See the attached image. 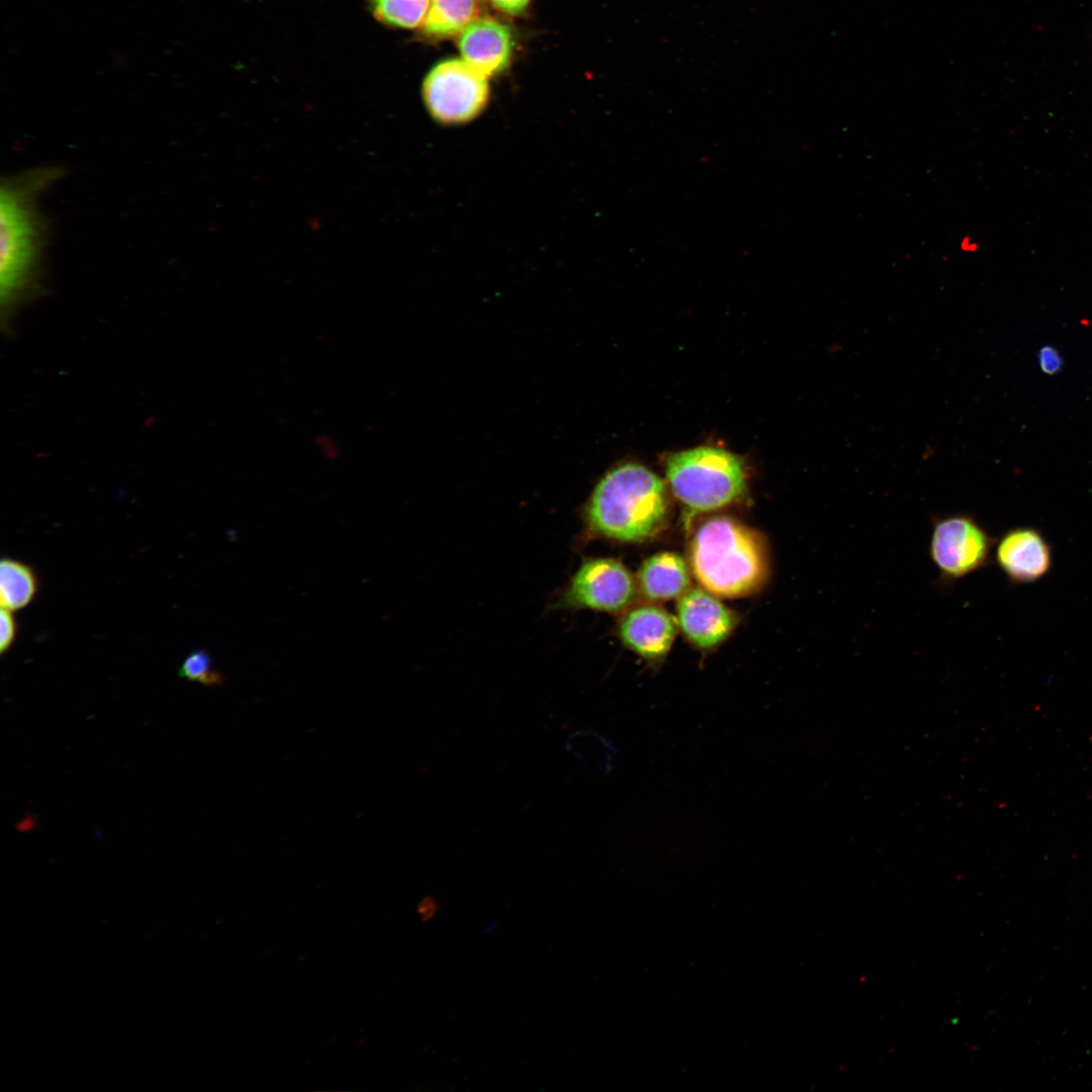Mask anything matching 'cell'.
<instances>
[{
  "instance_id": "6da1fadb",
  "label": "cell",
  "mask_w": 1092,
  "mask_h": 1092,
  "mask_svg": "<svg viewBox=\"0 0 1092 1092\" xmlns=\"http://www.w3.org/2000/svg\"><path fill=\"white\" fill-rule=\"evenodd\" d=\"M667 516L663 480L643 465L621 464L601 477L584 504L581 540L644 542L663 529Z\"/></svg>"
},
{
  "instance_id": "7a4b0ae2",
  "label": "cell",
  "mask_w": 1092,
  "mask_h": 1092,
  "mask_svg": "<svg viewBox=\"0 0 1092 1092\" xmlns=\"http://www.w3.org/2000/svg\"><path fill=\"white\" fill-rule=\"evenodd\" d=\"M57 168H42L7 178L0 189V293L7 313L30 292L39 277L46 224L39 195L58 178Z\"/></svg>"
},
{
  "instance_id": "3957f363",
  "label": "cell",
  "mask_w": 1092,
  "mask_h": 1092,
  "mask_svg": "<svg viewBox=\"0 0 1092 1092\" xmlns=\"http://www.w3.org/2000/svg\"><path fill=\"white\" fill-rule=\"evenodd\" d=\"M690 564L698 582L722 598L758 592L769 568L761 536L728 516L712 517L698 527L690 545Z\"/></svg>"
},
{
  "instance_id": "277c9868",
  "label": "cell",
  "mask_w": 1092,
  "mask_h": 1092,
  "mask_svg": "<svg viewBox=\"0 0 1092 1092\" xmlns=\"http://www.w3.org/2000/svg\"><path fill=\"white\" fill-rule=\"evenodd\" d=\"M665 475L673 495L694 512L724 508L746 488L742 460L717 447L700 446L669 455Z\"/></svg>"
},
{
  "instance_id": "5b68a950",
  "label": "cell",
  "mask_w": 1092,
  "mask_h": 1092,
  "mask_svg": "<svg viewBox=\"0 0 1092 1092\" xmlns=\"http://www.w3.org/2000/svg\"><path fill=\"white\" fill-rule=\"evenodd\" d=\"M635 596V580L621 561L588 557L578 565L551 608L618 613L629 607Z\"/></svg>"
},
{
  "instance_id": "8992f818",
  "label": "cell",
  "mask_w": 1092,
  "mask_h": 1092,
  "mask_svg": "<svg viewBox=\"0 0 1092 1092\" xmlns=\"http://www.w3.org/2000/svg\"><path fill=\"white\" fill-rule=\"evenodd\" d=\"M487 78L463 60H447L435 66L423 83V99L431 116L443 124L474 119L488 99Z\"/></svg>"
},
{
  "instance_id": "52a82bcc",
  "label": "cell",
  "mask_w": 1092,
  "mask_h": 1092,
  "mask_svg": "<svg viewBox=\"0 0 1092 1092\" xmlns=\"http://www.w3.org/2000/svg\"><path fill=\"white\" fill-rule=\"evenodd\" d=\"M991 547L989 534L970 514L939 516L932 521L929 556L944 583L984 567Z\"/></svg>"
},
{
  "instance_id": "ba28073f",
  "label": "cell",
  "mask_w": 1092,
  "mask_h": 1092,
  "mask_svg": "<svg viewBox=\"0 0 1092 1092\" xmlns=\"http://www.w3.org/2000/svg\"><path fill=\"white\" fill-rule=\"evenodd\" d=\"M677 623L687 639L700 649L722 643L736 625V617L714 594L692 587L678 600Z\"/></svg>"
},
{
  "instance_id": "9c48e42d",
  "label": "cell",
  "mask_w": 1092,
  "mask_h": 1092,
  "mask_svg": "<svg viewBox=\"0 0 1092 1092\" xmlns=\"http://www.w3.org/2000/svg\"><path fill=\"white\" fill-rule=\"evenodd\" d=\"M677 620L655 606L629 610L618 624V636L625 646L647 660L663 658L676 633Z\"/></svg>"
},
{
  "instance_id": "30bf717a",
  "label": "cell",
  "mask_w": 1092,
  "mask_h": 1092,
  "mask_svg": "<svg viewBox=\"0 0 1092 1092\" xmlns=\"http://www.w3.org/2000/svg\"><path fill=\"white\" fill-rule=\"evenodd\" d=\"M512 48V34L508 26L488 18L472 22L462 31L459 39L462 60L485 78L499 73L509 65Z\"/></svg>"
},
{
  "instance_id": "8fae6325",
  "label": "cell",
  "mask_w": 1092,
  "mask_h": 1092,
  "mask_svg": "<svg viewBox=\"0 0 1092 1092\" xmlns=\"http://www.w3.org/2000/svg\"><path fill=\"white\" fill-rule=\"evenodd\" d=\"M996 561L1013 581H1031L1051 566V551L1042 536L1032 529H1014L1002 536L996 547Z\"/></svg>"
},
{
  "instance_id": "7c38bea8",
  "label": "cell",
  "mask_w": 1092,
  "mask_h": 1092,
  "mask_svg": "<svg viewBox=\"0 0 1092 1092\" xmlns=\"http://www.w3.org/2000/svg\"><path fill=\"white\" fill-rule=\"evenodd\" d=\"M638 584L650 601L680 598L691 586V572L686 560L673 552H660L647 558L638 571Z\"/></svg>"
},
{
  "instance_id": "4fadbf2b",
  "label": "cell",
  "mask_w": 1092,
  "mask_h": 1092,
  "mask_svg": "<svg viewBox=\"0 0 1092 1092\" xmlns=\"http://www.w3.org/2000/svg\"><path fill=\"white\" fill-rule=\"evenodd\" d=\"M479 12V0H432L423 32L434 37L451 36L477 20Z\"/></svg>"
},
{
  "instance_id": "5bb4252c",
  "label": "cell",
  "mask_w": 1092,
  "mask_h": 1092,
  "mask_svg": "<svg viewBox=\"0 0 1092 1092\" xmlns=\"http://www.w3.org/2000/svg\"><path fill=\"white\" fill-rule=\"evenodd\" d=\"M37 587V577L30 566L7 557L1 560V607L11 611L26 607L33 600Z\"/></svg>"
},
{
  "instance_id": "9a60e30c",
  "label": "cell",
  "mask_w": 1092,
  "mask_h": 1092,
  "mask_svg": "<svg viewBox=\"0 0 1092 1092\" xmlns=\"http://www.w3.org/2000/svg\"><path fill=\"white\" fill-rule=\"evenodd\" d=\"M432 0H370L373 15L396 27L414 28L424 23Z\"/></svg>"
},
{
  "instance_id": "2e32d148",
  "label": "cell",
  "mask_w": 1092,
  "mask_h": 1092,
  "mask_svg": "<svg viewBox=\"0 0 1092 1092\" xmlns=\"http://www.w3.org/2000/svg\"><path fill=\"white\" fill-rule=\"evenodd\" d=\"M179 675L205 687L220 686L224 681L222 674L213 667L210 654L203 649L192 651L185 657Z\"/></svg>"
},
{
  "instance_id": "e0dca14e",
  "label": "cell",
  "mask_w": 1092,
  "mask_h": 1092,
  "mask_svg": "<svg viewBox=\"0 0 1092 1092\" xmlns=\"http://www.w3.org/2000/svg\"><path fill=\"white\" fill-rule=\"evenodd\" d=\"M1037 362L1041 371L1048 375L1058 374L1064 366V359L1060 351L1050 345H1045L1038 350Z\"/></svg>"
},
{
  "instance_id": "ac0fdd59",
  "label": "cell",
  "mask_w": 1092,
  "mask_h": 1092,
  "mask_svg": "<svg viewBox=\"0 0 1092 1092\" xmlns=\"http://www.w3.org/2000/svg\"><path fill=\"white\" fill-rule=\"evenodd\" d=\"M0 651L4 653L12 645L17 631V624L11 610L1 607L0 615Z\"/></svg>"
},
{
  "instance_id": "d6986e66",
  "label": "cell",
  "mask_w": 1092,
  "mask_h": 1092,
  "mask_svg": "<svg viewBox=\"0 0 1092 1092\" xmlns=\"http://www.w3.org/2000/svg\"><path fill=\"white\" fill-rule=\"evenodd\" d=\"M439 904L436 899L432 897H425L419 902L417 906L418 914L424 921L433 918L437 914Z\"/></svg>"
},
{
  "instance_id": "ffe728a7",
  "label": "cell",
  "mask_w": 1092,
  "mask_h": 1092,
  "mask_svg": "<svg viewBox=\"0 0 1092 1092\" xmlns=\"http://www.w3.org/2000/svg\"><path fill=\"white\" fill-rule=\"evenodd\" d=\"M498 9L510 13L518 14L522 12L528 5L530 0H489Z\"/></svg>"
}]
</instances>
